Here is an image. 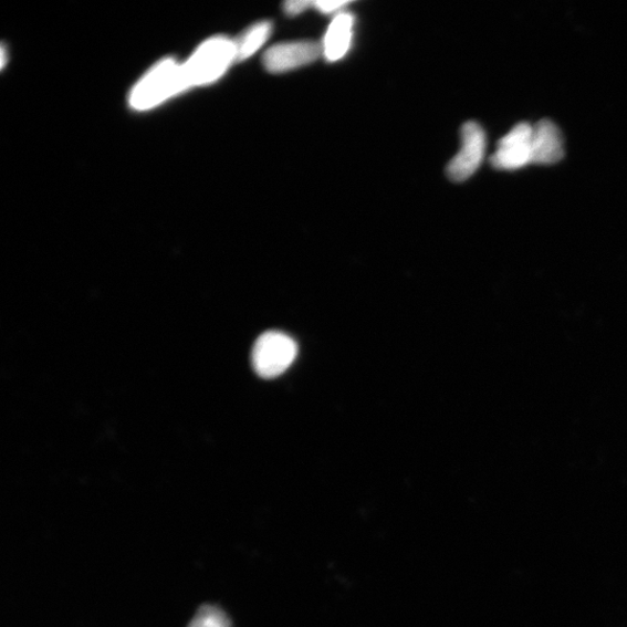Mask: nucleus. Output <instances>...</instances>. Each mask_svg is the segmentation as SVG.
I'll list each match as a JSON object with an SVG mask.
<instances>
[{"mask_svg":"<svg viewBox=\"0 0 627 627\" xmlns=\"http://www.w3.org/2000/svg\"><path fill=\"white\" fill-rule=\"evenodd\" d=\"M234 62H238L234 40L226 36L207 40L181 64L186 88L218 81Z\"/></svg>","mask_w":627,"mask_h":627,"instance_id":"obj_1","label":"nucleus"},{"mask_svg":"<svg viewBox=\"0 0 627 627\" xmlns=\"http://www.w3.org/2000/svg\"><path fill=\"white\" fill-rule=\"evenodd\" d=\"M186 90L181 64L166 59L153 66L133 87L129 105L136 111L151 109Z\"/></svg>","mask_w":627,"mask_h":627,"instance_id":"obj_2","label":"nucleus"},{"mask_svg":"<svg viewBox=\"0 0 627 627\" xmlns=\"http://www.w3.org/2000/svg\"><path fill=\"white\" fill-rule=\"evenodd\" d=\"M297 356L295 341L281 332H268L255 341L252 348V366L260 377L273 379L282 376Z\"/></svg>","mask_w":627,"mask_h":627,"instance_id":"obj_3","label":"nucleus"},{"mask_svg":"<svg viewBox=\"0 0 627 627\" xmlns=\"http://www.w3.org/2000/svg\"><path fill=\"white\" fill-rule=\"evenodd\" d=\"M485 151L482 127L470 122L461 128V147L448 166V176L456 182L468 180L480 168Z\"/></svg>","mask_w":627,"mask_h":627,"instance_id":"obj_4","label":"nucleus"},{"mask_svg":"<svg viewBox=\"0 0 627 627\" xmlns=\"http://www.w3.org/2000/svg\"><path fill=\"white\" fill-rule=\"evenodd\" d=\"M322 55V45L313 41L279 43L264 54L263 64L271 74H284L306 66Z\"/></svg>","mask_w":627,"mask_h":627,"instance_id":"obj_5","label":"nucleus"},{"mask_svg":"<svg viewBox=\"0 0 627 627\" xmlns=\"http://www.w3.org/2000/svg\"><path fill=\"white\" fill-rule=\"evenodd\" d=\"M532 129L530 124L521 123L503 136L491 157L492 166L499 170L513 171L532 165Z\"/></svg>","mask_w":627,"mask_h":627,"instance_id":"obj_6","label":"nucleus"},{"mask_svg":"<svg viewBox=\"0 0 627 627\" xmlns=\"http://www.w3.org/2000/svg\"><path fill=\"white\" fill-rule=\"evenodd\" d=\"M531 150L532 165H555L565 155L561 129L551 121L539 122L532 129Z\"/></svg>","mask_w":627,"mask_h":627,"instance_id":"obj_7","label":"nucleus"},{"mask_svg":"<svg viewBox=\"0 0 627 627\" xmlns=\"http://www.w3.org/2000/svg\"><path fill=\"white\" fill-rule=\"evenodd\" d=\"M355 17L348 12H339L334 18L322 42V55L328 62L343 59L353 42Z\"/></svg>","mask_w":627,"mask_h":627,"instance_id":"obj_8","label":"nucleus"},{"mask_svg":"<svg viewBox=\"0 0 627 627\" xmlns=\"http://www.w3.org/2000/svg\"><path fill=\"white\" fill-rule=\"evenodd\" d=\"M272 33V25L269 21L254 23L236 41L238 62L245 61L258 53L267 43Z\"/></svg>","mask_w":627,"mask_h":627,"instance_id":"obj_9","label":"nucleus"},{"mask_svg":"<svg viewBox=\"0 0 627 627\" xmlns=\"http://www.w3.org/2000/svg\"><path fill=\"white\" fill-rule=\"evenodd\" d=\"M188 627H231L227 615L215 606H202Z\"/></svg>","mask_w":627,"mask_h":627,"instance_id":"obj_10","label":"nucleus"},{"mask_svg":"<svg viewBox=\"0 0 627 627\" xmlns=\"http://www.w3.org/2000/svg\"><path fill=\"white\" fill-rule=\"evenodd\" d=\"M351 3L347 0H327V2L318 0V2L313 3V7L323 14H332L351 6Z\"/></svg>","mask_w":627,"mask_h":627,"instance_id":"obj_11","label":"nucleus"},{"mask_svg":"<svg viewBox=\"0 0 627 627\" xmlns=\"http://www.w3.org/2000/svg\"><path fill=\"white\" fill-rule=\"evenodd\" d=\"M313 3L307 2V0H291V2L285 3L284 10L288 15L296 17L313 7Z\"/></svg>","mask_w":627,"mask_h":627,"instance_id":"obj_12","label":"nucleus"}]
</instances>
